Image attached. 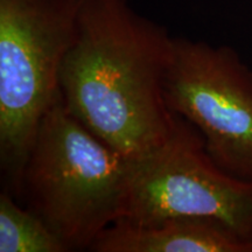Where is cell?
<instances>
[{
    "label": "cell",
    "mask_w": 252,
    "mask_h": 252,
    "mask_svg": "<svg viewBox=\"0 0 252 252\" xmlns=\"http://www.w3.org/2000/svg\"><path fill=\"white\" fill-rule=\"evenodd\" d=\"M173 52L174 37L127 0H82L60 70L65 108L122 156H146L176 127L163 93Z\"/></svg>",
    "instance_id": "1"
},
{
    "label": "cell",
    "mask_w": 252,
    "mask_h": 252,
    "mask_svg": "<svg viewBox=\"0 0 252 252\" xmlns=\"http://www.w3.org/2000/svg\"><path fill=\"white\" fill-rule=\"evenodd\" d=\"M131 161L69 112L61 96L39 126L18 198L68 251L90 250L124 214Z\"/></svg>",
    "instance_id": "2"
},
{
    "label": "cell",
    "mask_w": 252,
    "mask_h": 252,
    "mask_svg": "<svg viewBox=\"0 0 252 252\" xmlns=\"http://www.w3.org/2000/svg\"><path fill=\"white\" fill-rule=\"evenodd\" d=\"M82 0H0V167L19 196L37 130L62 96L60 70Z\"/></svg>",
    "instance_id": "3"
},
{
    "label": "cell",
    "mask_w": 252,
    "mask_h": 252,
    "mask_svg": "<svg viewBox=\"0 0 252 252\" xmlns=\"http://www.w3.org/2000/svg\"><path fill=\"white\" fill-rule=\"evenodd\" d=\"M176 117L175 130L165 144L131 161L119 220L133 225L175 217L214 220L252 245V180L223 171L197 128Z\"/></svg>",
    "instance_id": "4"
},
{
    "label": "cell",
    "mask_w": 252,
    "mask_h": 252,
    "mask_svg": "<svg viewBox=\"0 0 252 252\" xmlns=\"http://www.w3.org/2000/svg\"><path fill=\"white\" fill-rule=\"evenodd\" d=\"M163 93L223 171L252 180V68L235 49L174 37Z\"/></svg>",
    "instance_id": "5"
},
{
    "label": "cell",
    "mask_w": 252,
    "mask_h": 252,
    "mask_svg": "<svg viewBox=\"0 0 252 252\" xmlns=\"http://www.w3.org/2000/svg\"><path fill=\"white\" fill-rule=\"evenodd\" d=\"M94 252H252V245L214 220L175 217L150 225L117 220L100 234Z\"/></svg>",
    "instance_id": "6"
},
{
    "label": "cell",
    "mask_w": 252,
    "mask_h": 252,
    "mask_svg": "<svg viewBox=\"0 0 252 252\" xmlns=\"http://www.w3.org/2000/svg\"><path fill=\"white\" fill-rule=\"evenodd\" d=\"M0 252H69L48 225L14 196L0 194Z\"/></svg>",
    "instance_id": "7"
}]
</instances>
